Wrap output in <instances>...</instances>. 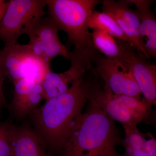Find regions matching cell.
<instances>
[{"instance_id": "6da1fadb", "label": "cell", "mask_w": 156, "mask_h": 156, "mask_svg": "<svg viewBox=\"0 0 156 156\" xmlns=\"http://www.w3.org/2000/svg\"><path fill=\"white\" fill-rule=\"evenodd\" d=\"M94 69L73 83L66 93L46 101L29 116L34 132L52 156L61 153L76 119L83 114Z\"/></svg>"}, {"instance_id": "7a4b0ae2", "label": "cell", "mask_w": 156, "mask_h": 156, "mask_svg": "<svg viewBox=\"0 0 156 156\" xmlns=\"http://www.w3.org/2000/svg\"><path fill=\"white\" fill-rule=\"evenodd\" d=\"M121 142L114 120L91 103L76 119L61 151V156H121L115 149Z\"/></svg>"}, {"instance_id": "3957f363", "label": "cell", "mask_w": 156, "mask_h": 156, "mask_svg": "<svg viewBox=\"0 0 156 156\" xmlns=\"http://www.w3.org/2000/svg\"><path fill=\"white\" fill-rule=\"evenodd\" d=\"M49 17L58 30L67 35V44L73 45L90 58L98 53L92 42L88 23L100 0H46Z\"/></svg>"}, {"instance_id": "277c9868", "label": "cell", "mask_w": 156, "mask_h": 156, "mask_svg": "<svg viewBox=\"0 0 156 156\" xmlns=\"http://www.w3.org/2000/svg\"><path fill=\"white\" fill-rule=\"evenodd\" d=\"M87 97L91 103L124 126H136L147 118L151 106L145 99L115 95L106 86L102 89L98 77L90 84Z\"/></svg>"}, {"instance_id": "5b68a950", "label": "cell", "mask_w": 156, "mask_h": 156, "mask_svg": "<svg viewBox=\"0 0 156 156\" xmlns=\"http://www.w3.org/2000/svg\"><path fill=\"white\" fill-rule=\"evenodd\" d=\"M46 0L6 1L5 14L0 21V41L5 46L17 44L30 29L46 14Z\"/></svg>"}, {"instance_id": "8992f818", "label": "cell", "mask_w": 156, "mask_h": 156, "mask_svg": "<svg viewBox=\"0 0 156 156\" xmlns=\"http://www.w3.org/2000/svg\"><path fill=\"white\" fill-rule=\"evenodd\" d=\"M0 67L4 78L13 85L24 78H30L41 83L50 71V64L36 56L27 44L4 46L1 50Z\"/></svg>"}, {"instance_id": "52a82bcc", "label": "cell", "mask_w": 156, "mask_h": 156, "mask_svg": "<svg viewBox=\"0 0 156 156\" xmlns=\"http://www.w3.org/2000/svg\"><path fill=\"white\" fill-rule=\"evenodd\" d=\"M95 71L113 94L140 99L141 92L131 71L120 60L110 59L98 52L93 57Z\"/></svg>"}, {"instance_id": "ba28073f", "label": "cell", "mask_w": 156, "mask_h": 156, "mask_svg": "<svg viewBox=\"0 0 156 156\" xmlns=\"http://www.w3.org/2000/svg\"><path fill=\"white\" fill-rule=\"evenodd\" d=\"M58 29L49 17H43L37 21L26 35L29 48L36 56L47 63L57 56L69 59V51L58 36Z\"/></svg>"}, {"instance_id": "9c48e42d", "label": "cell", "mask_w": 156, "mask_h": 156, "mask_svg": "<svg viewBox=\"0 0 156 156\" xmlns=\"http://www.w3.org/2000/svg\"><path fill=\"white\" fill-rule=\"evenodd\" d=\"M71 66L67 70L59 73L52 71L45 75L41 84L45 100L62 95L70 87L94 69L90 58L78 50L69 52Z\"/></svg>"}, {"instance_id": "30bf717a", "label": "cell", "mask_w": 156, "mask_h": 156, "mask_svg": "<svg viewBox=\"0 0 156 156\" xmlns=\"http://www.w3.org/2000/svg\"><path fill=\"white\" fill-rule=\"evenodd\" d=\"M135 50L127 43L121 59L131 71L144 99L150 105H156V65L147 61Z\"/></svg>"}, {"instance_id": "8fae6325", "label": "cell", "mask_w": 156, "mask_h": 156, "mask_svg": "<svg viewBox=\"0 0 156 156\" xmlns=\"http://www.w3.org/2000/svg\"><path fill=\"white\" fill-rule=\"evenodd\" d=\"M13 98L8 107L12 115L22 120L41 105L45 100L41 83L30 78H24L13 85Z\"/></svg>"}, {"instance_id": "7c38bea8", "label": "cell", "mask_w": 156, "mask_h": 156, "mask_svg": "<svg viewBox=\"0 0 156 156\" xmlns=\"http://www.w3.org/2000/svg\"><path fill=\"white\" fill-rule=\"evenodd\" d=\"M103 12L114 18L140 54L147 59L151 58L146 53L140 43L139 37L140 20L136 11L130 9L127 0L118 2L114 0L102 1Z\"/></svg>"}, {"instance_id": "4fadbf2b", "label": "cell", "mask_w": 156, "mask_h": 156, "mask_svg": "<svg viewBox=\"0 0 156 156\" xmlns=\"http://www.w3.org/2000/svg\"><path fill=\"white\" fill-rule=\"evenodd\" d=\"M11 148L10 156H52L28 125H13Z\"/></svg>"}, {"instance_id": "5bb4252c", "label": "cell", "mask_w": 156, "mask_h": 156, "mask_svg": "<svg viewBox=\"0 0 156 156\" xmlns=\"http://www.w3.org/2000/svg\"><path fill=\"white\" fill-rule=\"evenodd\" d=\"M128 4L136 6L140 20V43L150 58L156 57V20L151 7L154 1L127 0Z\"/></svg>"}, {"instance_id": "9a60e30c", "label": "cell", "mask_w": 156, "mask_h": 156, "mask_svg": "<svg viewBox=\"0 0 156 156\" xmlns=\"http://www.w3.org/2000/svg\"><path fill=\"white\" fill-rule=\"evenodd\" d=\"M126 136L123 144L130 156H156V141L147 140L136 126H124Z\"/></svg>"}, {"instance_id": "2e32d148", "label": "cell", "mask_w": 156, "mask_h": 156, "mask_svg": "<svg viewBox=\"0 0 156 156\" xmlns=\"http://www.w3.org/2000/svg\"><path fill=\"white\" fill-rule=\"evenodd\" d=\"M91 34L93 45L99 53L110 59H121L128 43L115 37L106 31L93 29Z\"/></svg>"}, {"instance_id": "e0dca14e", "label": "cell", "mask_w": 156, "mask_h": 156, "mask_svg": "<svg viewBox=\"0 0 156 156\" xmlns=\"http://www.w3.org/2000/svg\"><path fill=\"white\" fill-rule=\"evenodd\" d=\"M89 28L106 31L115 37L133 46L131 40L122 30L111 15L105 12L94 11L89 18Z\"/></svg>"}, {"instance_id": "ac0fdd59", "label": "cell", "mask_w": 156, "mask_h": 156, "mask_svg": "<svg viewBox=\"0 0 156 156\" xmlns=\"http://www.w3.org/2000/svg\"><path fill=\"white\" fill-rule=\"evenodd\" d=\"M13 124L8 122H0V156H10L11 135Z\"/></svg>"}, {"instance_id": "d6986e66", "label": "cell", "mask_w": 156, "mask_h": 156, "mask_svg": "<svg viewBox=\"0 0 156 156\" xmlns=\"http://www.w3.org/2000/svg\"><path fill=\"white\" fill-rule=\"evenodd\" d=\"M3 83L0 84V113L3 108L7 107L8 105L5 96L3 92Z\"/></svg>"}, {"instance_id": "ffe728a7", "label": "cell", "mask_w": 156, "mask_h": 156, "mask_svg": "<svg viewBox=\"0 0 156 156\" xmlns=\"http://www.w3.org/2000/svg\"><path fill=\"white\" fill-rule=\"evenodd\" d=\"M6 4V1L0 0V21L2 20L5 11Z\"/></svg>"}, {"instance_id": "44dd1931", "label": "cell", "mask_w": 156, "mask_h": 156, "mask_svg": "<svg viewBox=\"0 0 156 156\" xmlns=\"http://www.w3.org/2000/svg\"><path fill=\"white\" fill-rule=\"evenodd\" d=\"M0 43H1V41H0ZM1 50H0V55H1ZM4 79H5V78L3 76L2 74L1 70V67H0V84L4 83Z\"/></svg>"}, {"instance_id": "7402d4cb", "label": "cell", "mask_w": 156, "mask_h": 156, "mask_svg": "<svg viewBox=\"0 0 156 156\" xmlns=\"http://www.w3.org/2000/svg\"><path fill=\"white\" fill-rule=\"evenodd\" d=\"M83 156H89V155H87V154H84V155Z\"/></svg>"}]
</instances>
